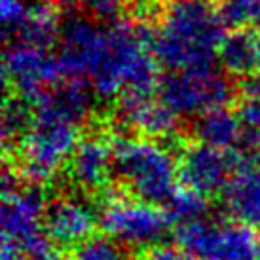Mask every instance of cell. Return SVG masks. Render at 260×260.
I'll use <instances>...</instances> for the list:
<instances>
[{"instance_id": "obj_1", "label": "cell", "mask_w": 260, "mask_h": 260, "mask_svg": "<svg viewBox=\"0 0 260 260\" xmlns=\"http://www.w3.org/2000/svg\"><path fill=\"white\" fill-rule=\"evenodd\" d=\"M224 27L200 0H179L164 10L150 35V53L167 71H205L218 63Z\"/></svg>"}, {"instance_id": "obj_2", "label": "cell", "mask_w": 260, "mask_h": 260, "mask_svg": "<svg viewBox=\"0 0 260 260\" xmlns=\"http://www.w3.org/2000/svg\"><path fill=\"white\" fill-rule=\"evenodd\" d=\"M112 179L118 188L137 200L164 205L173 196L179 182L177 156L158 141L112 133Z\"/></svg>"}, {"instance_id": "obj_3", "label": "cell", "mask_w": 260, "mask_h": 260, "mask_svg": "<svg viewBox=\"0 0 260 260\" xmlns=\"http://www.w3.org/2000/svg\"><path fill=\"white\" fill-rule=\"evenodd\" d=\"M78 141V125L53 118H35L30 131L14 154L4 159L14 161L23 181L48 184L67 166Z\"/></svg>"}, {"instance_id": "obj_4", "label": "cell", "mask_w": 260, "mask_h": 260, "mask_svg": "<svg viewBox=\"0 0 260 260\" xmlns=\"http://www.w3.org/2000/svg\"><path fill=\"white\" fill-rule=\"evenodd\" d=\"M254 228L209 215L175 226V241L198 260H260V232Z\"/></svg>"}, {"instance_id": "obj_5", "label": "cell", "mask_w": 260, "mask_h": 260, "mask_svg": "<svg viewBox=\"0 0 260 260\" xmlns=\"http://www.w3.org/2000/svg\"><path fill=\"white\" fill-rule=\"evenodd\" d=\"M158 99L181 118H194L203 110L230 107L239 101L238 80L222 69L167 71L161 74Z\"/></svg>"}, {"instance_id": "obj_6", "label": "cell", "mask_w": 260, "mask_h": 260, "mask_svg": "<svg viewBox=\"0 0 260 260\" xmlns=\"http://www.w3.org/2000/svg\"><path fill=\"white\" fill-rule=\"evenodd\" d=\"M99 196V226L123 245L148 249L161 243L169 232L171 224L159 205L137 200L120 188H107Z\"/></svg>"}, {"instance_id": "obj_7", "label": "cell", "mask_w": 260, "mask_h": 260, "mask_svg": "<svg viewBox=\"0 0 260 260\" xmlns=\"http://www.w3.org/2000/svg\"><path fill=\"white\" fill-rule=\"evenodd\" d=\"M249 159L253 158H249L239 148L220 150L198 141L188 143L184 150L177 156L179 184L205 198H213L222 194L236 169Z\"/></svg>"}, {"instance_id": "obj_8", "label": "cell", "mask_w": 260, "mask_h": 260, "mask_svg": "<svg viewBox=\"0 0 260 260\" xmlns=\"http://www.w3.org/2000/svg\"><path fill=\"white\" fill-rule=\"evenodd\" d=\"M65 78L57 55L50 50L29 44H6L2 61V80L6 93H15L35 101L37 97Z\"/></svg>"}, {"instance_id": "obj_9", "label": "cell", "mask_w": 260, "mask_h": 260, "mask_svg": "<svg viewBox=\"0 0 260 260\" xmlns=\"http://www.w3.org/2000/svg\"><path fill=\"white\" fill-rule=\"evenodd\" d=\"M67 181L82 194H101L112 177V141L107 127H97L80 137L67 161Z\"/></svg>"}, {"instance_id": "obj_10", "label": "cell", "mask_w": 260, "mask_h": 260, "mask_svg": "<svg viewBox=\"0 0 260 260\" xmlns=\"http://www.w3.org/2000/svg\"><path fill=\"white\" fill-rule=\"evenodd\" d=\"M99 38L97 19L87 12L69 10L63 14L55 55L65 78H87Z\"/></svg>"}, {"instance_id": "obj_11", "label": "cell", "mask_w": 260, "mask_h": 260, "mask_svg": "<svg viewBox=\"0 0 260 260\" xmlns=\"http://www.w3.org/2000/svg\"><path fill=\"white\" fill-rule=\"evenodd\" d=\"M97 99L99 97L87 78H63L32 101L35 118L63 120L80 127L93 120Z\"/></svg>"}, {"instance_id": "obj_12", "label": "cell", "mask_w": 260, "mask_h": 260, "mask_svg": "<svg viewBox=\"0 0 260 260\" xmlns=\"http://www.w3.org/2000/svg\"><path fill=\"white\" fill-rule=\"evenodd\" d=\"M99 226V213L91 209L86 200L73 196H57L50 200L44 215V230L61 249H74L95 236Z\"/></svg>"}, {"instance_id": "obj_13", "label": "cell", "mask_w": 260, "mask_h": 260, "mask_svg": "<svg viewBox=\"0 0 260 260\" xmlns=\"http://www.w3.org/2000/svg\"><path fill=\"white\" fill-rule=\"evenodd\" d=\"M48 190L40 182H23L19 190L2 196V239H10L15 245L44 228V215L48 209Z\"/></svg>"}, {"instance_id": "obj_14", "label": "cell", "mask_w": 260, "mask_h": 260, "mask_svg": "<svg viewBox=\"0 0 260 260\" xmlns=\"http://www.w3.org/2000/svg\"><path fill=\"white\" fill-rule=\"evenodd\" d=\"M224 209L230 218L260 226V169L254 159H249L236 169L222 190Z\"/></svg>"}, {"instance_id": "obj_15", "label": "cell", "mask_w": 260, "mask_h": 260, "mask_svg": "<svg viewBox=\"0 0 260 260\" xmlns=\"http://www.w3.org/2000/svg\"><path fill=\"white\" fill-rule=\"evenodd\" d=\"M188 133L194 141L215 146L220 150L236 148L243 135V123L236 110L230 107L203 110L196 114L188 123Z\"/></svg>"}, {"instance_id": "obj_16", "label": "cell", "mask_w": 260, "mask_h": 260, "mask_svg": "<svg viewBox=\"0 0 260 260\" xmlns=\"http://www.w3.org/2000/svg\"><path fill=\"white\" fill-rule=\"evenodd\" d=\"M218 65L232 78L243 80L258 69V32L228 30L218 44Z\"/></svg>"}, {"instance_id": "obj_17", "label": "cell", "mask_w": 260, "mask_h": 260, "mask_svg": "<svg viewBox=\"0 0 260 260\" xmlns=\"http://www.w3.org/2000/svg\"><path fill=\"white\" fill-rule=\"evenodd\" d=\"M63 8L51 4L48 0H35L29 4V14L23 21L21 29L12 42L29 44L35 48L51 50L59 42ZM10 42V44H12Z\"/></svg>"}, {"instance_id": "obj_18", "label": "cell", "mask_w": 260, "mask_h": 260, "mask_svg": "<svg viewBox=\"0 0 260 260\" xmlns=\"http://www.w3.org/2000/svg\"><path fill=\"white\" fill-rule=\"evenodd\" d=\"M35 125V105L30 99L15 93H6L2 109V143L4 156L14 154L25 135Z\"/></svg>"}, {"instance_id": "obj_19", "label": "cell", "mask_w": 260, "mask_h": 260, "mask_svg": "<svg viewBox=\"0 0 260 260\" xmlns=\"http://www.w3.org/2000/svg\"><path fill=\"white\" fill-rule=\"evenodd\" d=\"M161 211L171 226L194 222V220L209 217V198L181 186L161 205Z\"/></svg>"}, {"instance_id": "obj_20", "label": "cell", "mask_w": 260, "mask_h": 260, "mask_svg": "<svg viewBox=\"0 0 260 260\" xmlns=\"http://www.w3.org/2000/svg\"><path fill=\"white\" fill-rule=\"evenodd\" d=\"M217 17L224 29H251L260 32V0H220Z\"/></svg>"}, {"instance_id": "obj_21", "label": "cell", "mask_w": 260, "mask_h": 260, "mask_svg": "<svg viewBox=\"0 0 260 260\" xmlns=\"http://www.w3.org/2000/svg\"><path fill=\"white\" fill-rule=\"evenodd\" d=\"M69 260H135L131 247L120 243L110 236H91L74 247Z\"/></svg>"}, {"instance_id": "obj_22", "label": "cell", "mask_w": 260, "mask_h": 260, "mask_svg": "<svg viewBox=\"0 0 260 260\" xmlns=\"http://www.w3.org/2000/svg\"><path fill=\"white\" fill-rule=\"evenodd\" d=\"M21 260H61V247L50 238V234L40 228L19 243Z\"/></svg>"}, {"instance_id": "obj_23", "label": "cell", "mask_w": 260, "mask_h": 260, "mask_svg": "<svg viewBox=\"0 0 260 260\" xmlns=\"http://www.w3.org/2000/svg\"><path fill=\"white\" fill-rule=\"evenodd\" d=\"M141 0H84L86 12L97 21L114 23L122 15H129Z\"/></svg>"}, {"instance_id": "obj_24", "label": "cell", "mask_w": 260, "mask_h": 260, "mask_svg": "<svg viewBox=\"0 0 260 260\" xmlns=\"http://www.w3.org/2000/svg\"><path fill=\"white\" fill-rule=\"evenodd\" d=\"M29 14V4L25 0H0V15L4 25V42L10 44L21 29Z\"/></svg>"}, {"instance_id": "obj_25", "label": "cell", "mask_w": 260, "mask_h": 260, "mask_svg": "<svg viewBox=\"0 0 260 260\" xmlns=\"http://www.w3.org/2000/svg\"><path fill=\"white\" fill-rule=\"evenodd\" d=\"M141 260H198L194 254H190L179 245H167V243H158V245L148 247Z\"/></svg>"}, {"instance_id": "obj_26", "label": "cell", "mask_w": 260, "mask_h": 260, "mask_svg": "<svg viewBox=\"0 0 260 260\" xmlns=\"http://www.w3.org/2000/svg\"><path fill=\"white\" fill-rule=\"evenodd\" d=\"M48 2L55 4V6H59V8H69V6H73L74 2H78V0H48Z\"/></svg>"}, {"instance_id": "obj_27", "label": "cell", "mask_w": 260, "mask_h": 260, "mask_svg": "<svg viewBox=\"0 0 260 260\" xmlns=\"http://www.w3.org/2000/svg\"><path fill=\"white\" fill-rule=\"evenodd\" d=\"M152 4H156L159 8H167L169 4H173V2H179V0H150Z\"/></svg>"}, {"instance_id": "obj_28", "label": "cell", "mask_w": 260, "mask_h": 260, "mask_svg": "<svg viewBox=\"0 0 260 260\" xmlns=\"http://www.w3.org/2000/svg\"><path fill=\"white\" fill-rule=\"evenodd\" d=\"M254 164H256V167L260 169V145H258V148H256V152H254Z\"/></svg>"}, {"instance_id": "obj_29", "label": "cell", "mask_w": 260, "mask_h": 260, "mask_svg": "<svg viewBox=\"0 0 260 260\" xmlns=\"http://www.w3.org/2000/svg\"><path fill=\"white\" fill-rule=\"evenodd\" d=\"M200 2H203V4H207V6H215V4H218L220 0H200Z\"/></svg>"}, {"instance_id": "obj_30", "label": "cell", "mask_w": 260, "mask_h": 260, "mask_svg": "<svg viewBox=\"0 0 260 260\" xmlns=\"http://www.w3.org/2000/svg\"><path fill=\"white\" fill-rule=\"evenodd\" d=\"M258 230H260V226H258Z\"/></svg>"}]
</instances>
